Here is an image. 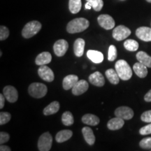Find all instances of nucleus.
Wrapping results in <instances>:
<instances>
[{"instance_id":"obj_1","label":"nucleus","mask_w":151,"mask_h":151,"mask_svg":"<svg viewBox=\"0 0 151 151\" xmlns=\"http://www.w3.org/2000/svg\"><path fill=\"white\" fill-rule=\"evenodd\" d=\"M90 25V22L84 18H75L71 20L67 26V31L70 34L78 33L87 29Z\"/></svg>"},{"instance_id":"obj_2","label":"nucleus","mask_w":151,"mask_h":151,"mask_svg":"<svg viewBox=\"0 0 151 151\" xmlns=\"http://www.w3.org/2000/svg\"><path fill=\"white\" fill-rule=\"evenodd\" d=\"M115 69L118 73L120 79L123 81H128L132 76V70L125 60H120L116 62Z\"/></svg>"},{"instance_id":"obj_3","label":"nucleus","mask_w":151,"mask_h":151,"mask_svg":"<svg viewBox=\"0 0 151 151\" xmlns=\"http://www.w3.org/2000/svg\"><path fill=\"white\" fill-rule=\"evenodd\" d=\"M41 27H42L41 24L37 20H33V21L27 22L22 30V37L25 39H29V38L33 37L40 31Z\"/></svg>"},{"instance_id":"obj_4","label":"nucleus","mask_w":151,"mask_h":151,"mask_svg":"<svg viewBox=\"0 0 151 151\" xmlns=\"http://www.w3.org/2000/svg\"><path fill=\"white\" fill-rule=\"evenodd\" d=\"M28 92L30 96L37 99H40L44 97L48 92V88L46 85L41 83H33L29 86Z\"/></svg>"},{"instance_id":"obj_5","label":"nucleus","mask_w":151,"mask_h":151,"mask_svg":"<svg viewBox=\"0 0 151 151\" xmlns=\"http://www.w3.org/2000/svg\"><path fill=\"white\" fill-rule=\"evenodd\" d=\"M52 144V137L49 132H45L39 137L38 141V148L40 151H49Z\"/></svg>"},{"instance_id":"obj_6","label":"nucleus","mask_w":151,"mask_h":151,"mask_svg":"<svg viewBox=\"0 0 151 151\" xmlns=\"http://www.w3.org/2000/svg\"><path fill=\"white\" fill-rule=\"evenodd\" d=\"M130 35L131 30L124 25H119L113 31V37L118 41L127 39Z\"/></svg>"},{"instance_id":"obj_7","label":"nucleus","mask_w":151,"mask_h":151,"mask_svg":"<svg viewBox=\"0 0 151 151\" xmlns=\"http://www.w3.org/2000/svg\"><path fill=\"white\" fill-rule=\"evenodd\" d=\"M98 23L104 29L109 30L115 27V20L111 16L107 14H102L97 18Z\"/></svg>"},{"instance_id":"obj_8","label":"nucleus","mask_w":151,"mask_h":151,"mask_svg":"<svg viewBox=\"0 0 151 151\" xmlns=\"http://www.w3.org/2000/svg\"><path fill=\"white\" fill-rule=\"evenodd\" d=\"M38 74L43 81L47 82H52L55 78L53 71L46 65H41L38 69Z\"/></svg>"},{"instance_id":"obj_9","label":"nucleus","mask_w":151,"mask_h":151,"mask_svg":"<svg viewBox=\"0 0 151 151\" xmlns=\"http://www.w3.org/2000/svg\"><path fill=\"white\" fill-rule=\"evenodd\" d=\"M68 48H69V44L65 39H60V40L57 41L53 46L55 54L58 57L65 55Z\"/></svg>"},{"instance_id":"obj_10","label":"nucleus","mask_w":151,"mask_h":151,"mask_svg":"<svg viewBox=\"0 0 151 151\" xmlns=\"http://www.w3.org/2000/svg\"><path fill=\"white\" fill-rule=\"evenodd\" d=\"M3 94L6 97V99L10 103H14L18 99V91L14 87L7 86L4 87L3 90Z\"/></svg>"},{"instance_id":"obj_11","label":"nucleus","mask_w":151,"mask_h":151,"mask_svg":"<svg viewBox=\"0 0 151 151\" xmlns=\"http://www.w3.org/2000/svg\"><path fill=\"white\" fill-rule=\"evenodd\" d=\"M115 115L116 116L123 119V120H130L133 118L134 111L131 108L127 106H120L116 109L115 111Z\"/></svg>"},{"instance_id":"obj_12","label":"nucleus","mask_w":151,"mask_h":151,"mask_svg":"<svg viewBox=\"0 0 151 151\" xmlns=\"http://www.w3.org/2000/svg\"><path fill=\"white\" fill-rule=\"evenodd\" d=\"M136 35L139 39L146 42L151 41V27H141L136 30Z\"/></svg>"},{"instance_id":"obj_13","label":"nucleus","mask_w":151,"mask_h":151,"mask_svg":"<svg viewBox=\"0 0 151 151\" xmlns=\"http://www.w3.org/2000/svg\"><path fill=\"white\" fill-rule=\"evenodd\" d=\"M89 84L85 80L78 81L72 88V93L76 96L81 95L88 90Z\"/></svg>"},{"instance_id":"obj_14","label":"nucleus","mask_w":151,"mask_h":151,"mask_svg":"<svg viewBox=\"0 0 151 151\" xmlns=\"http://www.w3.org/2000/svg\"><path fill=\"white\" fill-rule=\"evenodd\" d=\"M89 81L90 83L97 87H102L105 84V80L102 73L99 71H95L89 76Z\"/></svg>"},{"instance_id":"obj_15","label":"nucleus","mask_w":151,"mask_h":151,"mask_svg":"<svg viewBox=\"0 0 151 151\" xmlns=\"http://www.w3.org/2000/svg\"><path fill=\"white\" fill-rule=\"evenodd\" d=\"M78 77L76 75H68L65 77L62 81V86L66 90L72 89L75 84L78 82Z\"/></svg>"},{"instance_id":"obj_16","label":"nucleus","mask_w":151,"mask_h":151,"mask_svg":"<svg viewBox=\"0 0 151 151\" xmlns=\"http://www.w3.org/2000/svg\"><path fill=\"white\" fill-rule=\"evenodd\" d=\"M52 60V55L48 52H43L38 55L35 60V63L37 65H48Z\"/></svg>"},{"instance_id":"obj_17","label":"nucleus","mask_w":151,"mask_h":151,"mask_svg":"<svg viewBox=\"0 0 151 151\" xmlns=\"http://www.w3.org/2000/svg\"><path fill=\"white\" fill-rule=\"evenodd\" d=\"M124 121L123 119L116 117V118L111 119L107 123V127L110 130H118L123 127Z\"/></svg>"},{"instance_id":"obj_18","label":"nucleus","mask_w":151,"mask_h":151,"mask_svg":"<svg viewBox=\"0 0 151 151\" xmlns=\"http://www.w3.org/2000/svg\"><path fill=\"white\" fill-rule=\"evenodd\" d=\"M85 44H86V42H85L84 39H81V38H78L75 41L74 44H73V51H74L76 56L78 57V58L83 56L84 52Z\"/></svg>"},{"instance_id":"obj_19","label":"nucleus","mask_w":151,"mask_h":151,"mask_svg":"<svg viewBox=\"0 0 151 151\" xmlns=\"http://www.w3.org/2000/svg\"><path fill=\"white\" fill-rule=\"evenodd\" d=\"M87 56L92 62L95 64L101 63L104 60L103 54L97 50H89L87 52Z\"/></svg>"},{"instance_id":"obj_20","label":"nucleus","mask_w":151,"mask_h":151,"mask_svg":"<svg viewBox=\"0 0 151 151\" xmlns=\"http://www.w3.org/2000/svg\"><path fill=\"white\" fill-rule=\"evenodd\" d=\"M82 133L87 143H88L90 146L93 145L95 142V137L91 128L89 127H83L82 129Z\"/></svg>"},{"instance_id":"obj_21","label":"nucleus","mask_w":151,"mask_h":151,"mask_svg":"<svg viewBox=\"0 0 151 151\" xmlns=\"http://www.w3.org/2000/svg\"><path fill=\"white\" fill-rule=\"evenodd\" d=\"M146 65L141 62H137L134 65L133 69L134 71L136 74L140 78H145L148 75V69Z\"/></svg>"},{"instance_id":"obj_22","label":"nucleus","mask_w":151,"mask_h":151,"mask_svg":"<svg viewBox=\"0 0 151 151\" xmlns=\"http://www.w3.org/2000/svg\"><path fill=\"white\" fill-rule=\"evenodd\" d=\"M73 132L69 129L61 130L56 134L55 140L58 143H63L71 139Z\"/></svg>"},{"instance_id":"obj_23","label":"nucleus","mask_w":151,"mask_h":151,"mask_svg":"<svg viewBox=\"0 0 151 151\" xmlns=\"http://www.w3.org/2000/svg\"><path fill=\"white\" fill-rule=\"evenodd\" d=\"M60 107V103L58 101H52L50 104L47 106L43 109V114L45 116H50V115L55 114L59 111Z\"/></svg>"},{"instance_id":"obj_24","label":"nucleus","mask_w":151,"mask_h":151,"mask_svg":"<svg viewBox=\"0 0 151 151\" xmlns=\"http://www.w3.org/2000/svg\"><path fill=\"white\" fill-rule=\"evenodd\" d=\"M82 122L84 124L91 126H96L99 123V118L95 115L93 114H86L83 116Z\"/></svg>"},{"instance_id":"obj_25","label":"nucleus","mask_w":151,"mask_h":151,"mask_svg":"<svg viewBox=\"0 0 151 151\" xmlns=\"http://www.w3.org/2000/svg\"><path fill=\"white\" fill-rule=\"evenodd\" d=\"M106 76L108 78L109 82L113 85L118 84L120 82V77L116 70L113 69H107L105 72Z\"/></svg>"},{"instance_id":"obj_26","label":"nucleus","mask_w":151,"mask_h":151,"mask_svg":"<svg viewBox=\"0 0 151 151\" xmlns=\"http://www.w3.org/2000/svg\"><path fill=\"white\" fill-rule=\"evenodd\" d=\"M137 59L138 61L146 65L147 67H151V57L148 55L146 52L139 51L137 54Z\"/></svg>"},{"instance_id":"obj_27","label":"nucleus","mask_w":151,"mask_h":151,"mask_svg":"<svg viewBox=\"0 0 151 151\" xmlns=\"http://www.w3.org/2000/svg\"><path fill=\"white\" fill-rule=\"evenodd\" d=\"M82 7L81 0H69V9L71 14H76L81 11Z\"/></svg>"},{"instance_id":"obj_28","label":"nucleus","mask_w":151,"mask_h":151,"mask_svg":"<svg viewBox=\"0 0 151 151\" xmlns=\"http://www.w3.org/2000/svg\"><path fill=\"white\" fill-rule=\"evenodd\" d=\"M124 47L126 50L129 51H136L139 48V43L137 41L133 40V39H127L124 41Z\"/></svg>"},{"instance_id":"obj_29","label":"nucleus","mask_w":151,"mask_h":151,"mask_svg":"<svg viewBox=\"0 0 151 151\" xmlns=\"http://www.w3.org/2000/svg\"><path fill=\"white\" fill-rule=\"evenodd\" d=\"M62 122L65 126L72 125L74 122V119L72 113L69 111H66L62 114Z\"/></svg>"},{"instance_id":"obj_30","label":"nucleus","mask_w":151,"mask_h":151,"mask_svg":"<svg viewBox=\"0 0 151 151\" xmlns=\"http://www.w3.org/2000/svg\"><path fill=\"white\" fill-rule=\"evenodd\" d=\"M86 1L91 4L92 8L96 11H100L104 6L103 0H86Z\"/></svg>"},{"instance_id":"obj_31","label":"nucleus","mask_w":151,"mask_h":151,"mask_svg":"<svg viewBox=\"0 0 151 151\" xmlns=\"http://www.w3.org/2000/svg\"><path fill=\"white\" fill-rule=\"evenodd\" d=\"M117 58V49L116 47L113 45H111L109 48L108 60L109 61H114Z\"/></svg>"},{"instance_id":"obj_32","label":"nucleus","mask_w":151,"mask_h":151,"mask_svg":"<svg viewBox=\"0 0 151 151\" xmlns=\"http://www.w3.org/2000/svg\"><path fill=\"white\" fill-rule=\"evenodd\" d=\"M11 118V114L8 112H1L0 113V124L3 125V124H6L7 122L10 121Z\"/></svg>"},{"instance_id":"obj_33","label":"nucleus","mask_w":151,"mask_h":151,"mask_svg":"<svg viewBox=\"0 0 151 151\" xmlns=\"http://www.w3.org/2000/svg\"><path fill=\"white\" fill-rule=\"evenodd\" d=\"M139 146L143 149H151V137L143 139L139 143Z\"/></svg>"},{"instance_id":"obj_34","label":"nucleus","mask_w":151,"mask_h":151,"mask_svg":"<svg viewBox=\"0 0 151 151\" xmlns=\"http://www.w3.org/2000/svg\"><path fill=\"white\" fill-rule=\"evenodd\" d=\"M9 36V30L8 28L4 25L0 27V40L4 41Z\"/></svg>"},{"instance_id":"obj_35","label":"nucleus","mask_w":151,"mask_h":151,"mask_svg":"<svg viewBox=\"0 0 151 151\" xmlns=\"http://www.w3.org/2000/svg\"><path fill=\"white\" fill-rule=\"evenodd\" d=\"M141 120L145 122H148L150 123L151 122V110L145 111L144 113H142L141 116Z\"/></svg>"},{"instance_id":"obj_36","label":"nucleus","mask_w":151,"mask_h":151,"mask_svg":"<svg viewBox=\"0 0 151 151\" xmlns=\"http://www.w3.org/2000/svg\"><path fill=\"white\" fill-rule=\"evenodd\" d=\"M139 133L141 135H148L151 134V123L141 127L139 130Z\"/></svg>"},{"instance_id":"obj_37","label":"nucleus","mask_w":151,"mask_h":151,"mask_svg":"<svg viewBox=\"0 0 151 151\" xmlns=\"http://www.w3.org/2000/svg\"><path fill=\"white\" fill-rule=\"evenodd\" d=\"M9 139H10V136L8 133L5 132H0V143L1 144L8 142Z\"/></svg>"},{"instance_id":"obj_38","label":"nucleus","mask_w":151,"mask_h":151,"mask_svg":"<svg viewBox=\"0 0 151 151\" xmlns=\"http://www.w3.org/2000/svg\"><path fill=\"white\" fill-rule=\"evenodd\" d=\"M3 94H0V109H3V107L4 106L6 97Z\"/></svg>"},{"instance_id":"obj_39","label":"nucleus","mask_w":151,"mask_h":151,"mask_svg":"<svg viewBox=\"0 0 151 151\" xmlns=\"http://www.w3.org/2000/svg\"><path fill=\"white\" fill-rule=\"evenodd\" d=\"M144 100L147 102H151V90H149L144 96Z\"/></svg>"},{"instance_id":"obj_40","label":"nucleus","mask_w":151,"mask_h":151,"mask_svg":"<svg viewBox=\"0 0 151 151\" xmlns=\"http://www.w3.org/2000/svg\"><path fill=\"white\" fill-rule=\"evenodd\" d=\"M0 150L1 151H11V150L9 146H5V145H3V144H1V146H0Z\"/></svg>"},{"instance_id":"obj_41","label":"nucleus","mask_w":151,"mask_h":151,"mask_svg":"<svg viewBox=\"0 0 151 151\" xmlns=\"http://www.w3.org/2000/svg\"><path fill=\"white\" fill-rule=\"evenodd\" d=\"M92 5L91 4H90V2H88V1H87V3L86 4V9H91L92 8Z\"/></svg>"},{"instance_id":"obj_42","label":"nucleus","mask_w":151,"mask_h":151,"mask_svg":"<svg viewBox=\"0 0 151 151\" xmlns=\"http://www.w3.org/2000/svg\"><path fill=\"white\" fill-rule=\"evenodd\" d=\"M147 1H148V2H149V3H151V0H146Z\"/></svg>"},{"instance_id":"obj_43","label":"nucleus","mask_w":151,"mask_h":151,"mask_svg":"<svg viewBox=\"0 0 151 151\" xmlns=\"http://www.w3.org/2000/svg\"><path fill=\"white\" fill-rule=\"evenodd\" d=\"M1 55H2V52H1V51L0 52V56H1Z\"/></svg>"}]
</instances>
